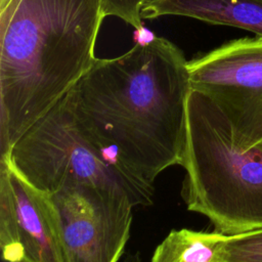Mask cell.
Instances as JSON below:
<instances>
[{
    "label": "cell",
    "instance_id": "cell-1",
    "mask_svg": "<svg viewBox=\"0 0 262 262\" xmlns=\"http://www.w3.org/2000/svg\"><path fill=\"white\" fill-rule=\"evenodd\" d=\"M189 90L181 49L152 36L120 56L96 57L68 94L76 111L154 184L164 170L181 164Z\"/></svg>",
    "mask_w": 262,
    "mask_h": 262
},
{
    "label": "cell",
    "instance_id": "cell-2",
    "mask_svg": "<svg viewBox=\"0 0 262 262\" xmlns=\"http://www.w3.org/2000/svg\"><path fill=\"white\" fill-rule=\"evenodd\" d=\"M105 16L99 0H0V159L92 66Z\"/></svg>",
    "mask_w": 262,
    "mask_h": 262
},
{
    "label": "cell",
    "instance_id": "cell-3",
    "mask_svg": "<svg viewBox=\"0 0 262 262\" xmlns=\"http://www.w3.org/2000/svg\"><path fill=\"white\" fill-rule=\"evenodd\" d=\"M188 211L206 216L225 235L262 229V150L238 141L223 113L190 88L180 164Z\"/></svg>",
    "mask_w": 262,
    "mask_h": 262
},
{
    "label": "cell",
    "instance_id": "cell-4",
    "mask_svg": "<svg viewBox=\"0 0 262 262\" xmlns=\"http://www.w3.org/2000/svg\"><path fill=\"white\" fill-rule=\"evenodd\" d=\"M0 161L48 194L68 182H80L122 190L134 207L152 204L154 184L76 111L68 93Z\"/></svg>",
    "mask_w": 262,
    "mask_h": 262
},
{
    "label": "cell",
    "instance_id": "cell-5",
    "mask_svg": "<svg viewBox=\"0 0 262 262\" xmlns=\"http://www.w3.org/2000/svg\"><path fill=\"white\" fill-rule=\"evenodd\" d=\"M190 88L208 96L246 147L262 150V37H243L187 60Z\"/></svg>",
    "mask_w": 262,
    "mask_h": 262
},
{
    "label": "cell",
    "instance_id": "cell-6",
    "mask_svg": "<svg viewBox=\"0 0 262 262\" xmlns=\"http://www.w3.org/2000/svg\"><path fill=\"white\" fill-rule=\"evenodd\" d=\"M56 207L67 262H118L130 237V196L114 188L68 182L50 194Z\"/></svg>",
    "mask_w": 262,
    "mask_h": 262
},
{
    "label": "cell",
    "instance_id": "cell-7",
    "mask_svg": "<svg viewBox=\"0 0 262 262\" xmlns=\"http://www.w3.org/2000/svg\"><path fill=\"white\" fill-rule=\"evenodd\" d=\"M0 247L6 262H67L50 194L0 161Z\"/></svg>",
    "mask_w": 262,
    "mask_h": 262
},
{
    "label": "cell",
    "instance_id": "cell-8",
    "mask_svg": "<svg viewBox=\"0 0 262 262\" xmlns=\"http://www.w3.org/2000/svg\"><path fill=\"white\" fill-rule=\"evenodd\" d=\"M164 15L239 28L262 37V0H154L140 12L142 19Z\"/></svg>",
    "mask_w": 262,
    "mask_h": 262
},
{
    "label": "cell",
    "instance_id": "cell-9",
    "mask_svg": "<svg viewBox=\"0 0 262 262\" xmlns=\"http://www.w3.org/2000/svg\"><path fill=\"white\" fill-rule=\"evenodd\" d=\"M225 234L173 229L156 248L150 262H220L219 246Z\"/></svg>",
    "mask_w": 262,
    "mask_h": 262
},
{
    "label": "cell",
    "instance_id": "cell-10",
    "mask_svg": "<svg viewBox=\"0 0 262 262\" xmlns=\"http://www.w3.org/2000/svg\"><path fill=\"white\" fill-rule=\"evenodd\" d=\"M218 254L220 262H262V229L225 235Z\"/></svg>",
    "mask_w": 262,
    "mask_h": 262
},
{
    "label": "cell",
    "instance_id": "cell-11",
    "mask_svg": "<svg viewBox=\"0 0 262 262\" xmlns=\"http://www.w3.org/2000/svg\"><path fill=\"white\" fill-rule=\"evenodd\" d=\"M102 8L107 15L116 16L128 25L132 26L136 31L143 28L142 18L140 16L141 9L154 0H99Z\"/></svg>",
    "mask_w": 262,
    "mask_h": 262
},
{
    "label": "cell",
    "instance_id": "cell-12",
    "mask_svg": "<svg viewBox=\"0 0 262 262\" xmlns=\"http://www.w3.org/2000/svg\"><path fill=\"white\" fill-rule=\"evenodd\" d=\"M123 262H142L141 261V257H140V254L139 252H135V253H130V254H127L124 258V261Z\"/></svg>",
    "mask_w": 262,
    "mask_h": 262
}]
</instances>
